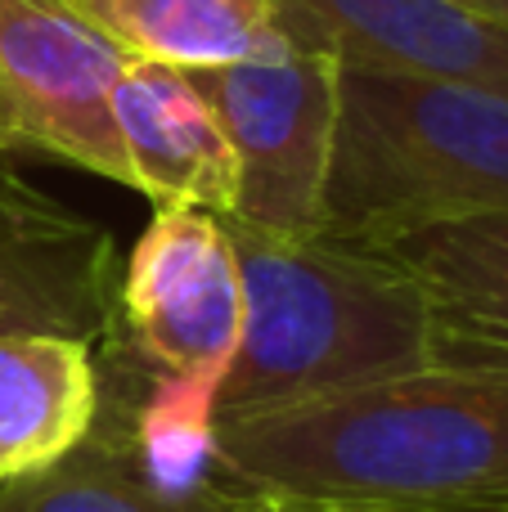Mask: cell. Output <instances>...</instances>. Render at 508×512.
<instances>
[{"label": "cell", "mask_w": 508, "mask_h": 512, "mask_svg": "<svg viewBox=\"0 0 508 512\" xmlns=\"http://www.w3.org/2000/svg\"><path fill=\"white\" fill-rule=\"evenodd\" d=\"M117 243L104 225L54 203L0 158V337L59 333L113 342L122 333Z\"/></svg>", "instance_id": "52a82bcc"}, {"label": "cell", "mask_w": 508, "mask_h": 512, "mask_svg": "<svg viewBox=\"0 0 508 512\" xmlns=\"http://www.w3.org/2000/svg\"><path fill=\"white\" fill-rule=\"evenodd\" d=\"M482 212L508 216V99L342 63L324 230L383 239Z\"/></svg>", "instance_id": "3957f363"}, {"label": "cell", "mask_w": 508, "mask_h": 512, "mask_svg": "<svg viewBox=\"0 0 508 512\" xmlns=\"http://www.w3.org/2000/svg\"><path fill=\"white\" fill-rule=\"evenodd\" d=\"M0 512H270L266 499L234 495L225 504H171L135 477L113 414L99 405L95 427L72 454L36 477L0 486Z\"/></svg>", "instance_id": "5bb4252c"}, {"label": "cell", "mask_w": 508, "mask_h": 512, "mask_svg": "<svg viewBox=\"0 0 508 512\" xmlns=\"http://www.w3.org/2000/svg\"><path fill=\"white\" fill-rule=\"evenodd\" d=\"M117 360H122L117 396L104 400V382H99V405L113 414L135 477L171 504H225L243 495L216 459V391L221 387L203 378L153 373L144 391H131L135 373L126 369V333L117 337Z\"/></svg>", "instance_id": "8fae6325"}, {"label": "cell", "mask_w": 508, "mask_h": 512, "mask_svg": "<svg viewBox=\"0 0 508 512\" xmlns=\"http://www.w3.org/2000/svg\"><path fill=\"white\" fill-rule=\"evenodd\" d=\"M455 5H464V9H473V14L495 18V23L508 27V0H455Z\"/></svg>", "instance_id": "2e32d148"}, {"label": "cell", "mask_w": 508, "mask_h": 512, "mask_svg": "<svg viewBox=\"0 0 508 512\" xmlns=\"http://www.w3.org/2000/svg\"><path fill=\"white\" fill-rule=\"evenodd\" d=\"M216 459L266 504H508V351L437 333V360L216 418Z\"/></svg>", "instance_id": "6da1fadb"}, {"label": "cell", "mask_w": 508, "mask_h": 512, "mask_svg": "<svg viewBox=\"0 0 508 512\" xmlns=\"http://www.w3.org/2000/svg\"><path fill=\"white\" fill-rule=\"evenodd\" d=\"M338 54L297 45L275 59L189 68L234 153L225 216L275 239L324 234V189L338 140Z\"/></svg>", "instance_id": "277c9868"}, {"label": "cell", "mask_w": 508, "mask_h": 512, "mask_svg": "<svg viewBox=\"0 0 508 512\" xmlns=\"http://www.w3.org/2000/svg\"><path fill=\"white\" fill-rule=\"evenodd\" d=\"M14 149H18V135H14V122H9L5 99H0V158H5V153H14Z\"/></svg>", "instance_id": "e0dca14e"}, {"label": "cell", "mask_w": 508, "mask_h": 512, "mask_svg": "<svg viewBox=\"0 0 508 512\" xmlns=\"http://www.w3.org/2000/svg\"><path fill=\"white\" fill-rule=\"evenodd\" d=\"M113 122L131 162L135 194L153 207H234V153L203 90L185 68L131 59L113 90Z\"/></svg>", "instance_id": "9c48e42d"}, {"label": "cell", "mask_w": 508, "mask_h": 512, "mask_svg": "<svg viewBox=\"0 0 508 512\" xmlns=\"http://www.w3.org/2000/svg\"><path fill=\"white\" fill-rule=\"evenodd\" d=\"M122 333L149 369L221 387L243 337L230 234L203 207H158L122 270Z\"/></svg>", "instance_id": "8992f818"}, {"label": "cell", "mask_w": 508, "mask_h": 512, "mask_svg": "<svg viewBox=\"0 0 508 512\" xmlns=\"http://www.w3.org/2000/svg\"><path fill=\"white\" fill-rule=\"evenodd\" d=\"M270 512H495L473 504H410V508H320V504H270Z\"/></svg>", "instance_id": "9a60e30c"}, {"label": "cell", "mask_w": 508, "mask_h": 512, "mask_svg": "<svg viewBox=\"0 0 508 512\" xmlns=\"http://www.w3.org/2000/svg\"><path fill=\"white\" fill-rule=\"evenodd\" d=\"M126 54L167 68H230L297 50L279 0H77Z\"/></svg>", "instance_id": "7c38bea8"}, {"label": "cell", "mask_w": 508, "mask_h": 512, "mask_svg": "<svg viewBox=\"0 0 508 512\" xmlns=\"http://www.w3.org/2000/svg\"><path fill=\"white\" fill-rule=\"evenodd\" d=\"M360 243L405 265L441 315L508 328V216H446Z\"/></svg>", "instance_id": "4fadbf2b"}, {"label": "cell", "mask_w": 508, "mask_h": 512, "mask_svg": "<svg viewBox=\"0 0 508 512\" xmlns=\"http://www.w3.org/2000/svg\"><path fill=\"white\" fill-rule=\"evenodd\" d=\"M131 59L77 0H0V99L18 149L135 189L113 122V90Z\"/></svg>", "instance_id": "5b68a950"}, {"label": "cell", "mask_w": 508, "mask_h": 512, "mask_svg": "<svg viewBox=\"0 0 508 512\" xmlns=\"http://www.w3.org/2000/svg\"><path fill=\"white\" fill-rule=\"evenodd\" d=\"M99 414L90 342L59 333L0 337V486L72 454Z\"/></svg>", "instance_id": "30bf717a"}, {"label": "cell", "mask_w": 508, "mask_h": 512, "mask_svg": "<svg viewBox=\"0 0 508 512\" xmlns=\"http://www.w3.org/2000/svg\"><path fill=\"white\" fill-rule=\"evenodd\" d=\"M297 45L508 99V27L455 0H279Z\"/></svg>", "instance_id": "ba28073f"}, {"label": "cell", "mask_w": 508, "mask_h": 512, "mask_svg": "<svg viewBox=\"0 0 508 512\" xmlns=\"http://www.w3.org/2000/svg\"><path fill=\"white\" fill-rule=\"evenodd\" d=\"M243 279V337L216 418L297 405L437 360V306L374 243L275 239L221 216Z\"/></svg>", "instance_id": "7a4b0ae2"}]
</instances>
